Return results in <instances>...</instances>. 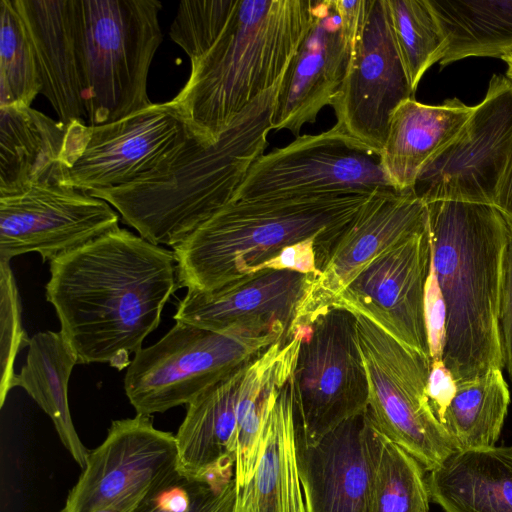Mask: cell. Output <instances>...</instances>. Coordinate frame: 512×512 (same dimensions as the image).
Instances as JSON below:
<instances>
[{
  "mask_svg": "<svg viewBox=\"0 0 512 512\" xmlns=\"http://www.w3.org/2000/svg\"><path fill=\"white\" fill-rule=\"evenodd\" d=\"M372 194L231 200L173 247L178 286L196 292L219 290L260 272L284 247L310 238L318 242L321 271Z\"/></svg>",
  "mask_w": 512,
  "mask_h": 512,
  "instance_id": "obj_4",
  "label": "cell"
},
{
  "mask_svg": "<svg viewBox=\"0 0 512 512\" xmlns=\"http://www.w3.org/2000/svg\"><path fill=\"white\" fill-rule=\"evenodd\" d=\"M473 109L458 98L428 105L412 97L396 107L379 153L396 191L413 190L422 169L457 137Z\"/></svg>",
  "mask_w": 512,
  "mask_h": 512,
  "instance_id": "obj_23",
  "label": "cell"
},
{
  "mask_svg": "<svg viewBox=\"0 0 512 512\" xmlns=\"http://www.w3.org/2000/svg\"><path fill=\"white\" fill-rule=\"evenodd\" d=\"M493 206L505 219L512 221V152L498 182Z\"/></svg>",
  "mask_w": 512,
  "mask_h": 512,
  "instance_id": "obj_40",
  "label": "cell"
},
{
  "mask_svg": "<svg viewBox=\"0 0 512 512\" xmlns=\"http://www.w3.org/2000/svg\"><path fill=\"white\" fill-rule=\"evenodd\" d=\"M391 33L415 94L426 71L444 57L448 42L429 0H384Z\"/></svg>",
  "mask_w": 512,
  "mask_h": 512,
  "instance_id": "obj_30",
  "label": "cell"
},
{
  "mask_svg": "<svg viewBox=\"0 0 512 512\" xmlns=\"http://www.w3.org/2000/svg\"><path fill=\"white\" fill-rule=\"evenodd\" d=\"M505 221L507 243L504 254L499 327L503 368L506 369L512 381V221L507 219Z\"/></svg>",
  "mask_w": 512,
  "mask_h": 512,
  "instance_id": "obj_36",
  "label": "cell"
},
{
  "mask_svg": "<svg viewBox=\"0 0 512 512\" xmlns=\"http://www.w3.org/2000/svg\"><path fill=\"white\" fill-rule=\"evenodd\" d=\"M431 260L446 306L445 366L458 382L502 369L507 224L490 204L426 202Z\"/></svg>",
  "mask_w": 512,
  "mask_h": 512,
  "instance_id": "obj_3",
  "label": "cell"
},
{
  "mask_svg": "<svg viewBox=\"0 0 512 512\" xmlns=\"http://www.w3.org/2000/svg\"><path fill=\"white\" fill-rule=\"evenodd\" d=\"M448 42L445 67L469 57L512 54V0H429Z\"/></svg>",
  "mask_w": 512,
  "mask_h": 512,
  "instance_id": "obj_28",
  "label": "cell"
},
{
  "mask_svg": "<svg viewBox=\"0 0 512 512\" xmlns=\"http://www.w3.org/2000/svg\"><path fill=\"white\" fill-rule=\"evenodd\" d=\"M427 485L444 512H512V447L455 451L429 471Z\"/></svg>",
  "mask_w": 512,
  "mask_h": 512,
  "instance_id": "obj_26",
  "label": "cell"
},
{
  "mask_svg": "<svg viewBox=\"0 0 512 512\" xmlns=\"http://www.w3.org/2000/svg\"><path fill=\"white\" fill-rule=\"evenodd\" d=\"M510 404L502 369L457 383L443 425L457 451L496 446Z\"/></svg>",
  "mask_w": 512,
  "mask_h": 512,
  "instance_id": "obj_29",
  "label": "cell"
},
{
  "mask_svg": "<svg viewBox=\"0 0 512 512\" xmlns=\"http://www.w3.org/2000/svg\"><path fill=\"white\" fill-rule=\"evenodd\" d=\"M353 58L333 0L313 3L311 26L293 56L279 86L272 117L273 130L298 137L330 105Z\"/></svg>",
  "mask_w": 512,
  "mask_h": 512,
  "instance_id": "obj_19",
  "label": "cell"
},
{
  "mask_svg": "<svg viewBox=\"0 0 512 512\" xmlns=\"http://www.w3.org/2000/svg\"><path fill=\"white\" fill-rule=\"evenodd\" d=\"M68 131L32 106L0 107V196L58 184Z\"/></svg>",
  "mask_w": 512,
  "mask_h": 512,
  "instance_id": "obj_25",
  "label": "cell"
},
{
  "mask_svg": "<svg viewBox=\"0 0 512 512\" xmlns=\"http://www.w3.org/2000/svg\"><path fill=\"white\" fill-rule=\"evenodd\" d=\"M426 470L384 437L374 475L372 512H429Z\"/></svg>",
  "mask_w": 512,
  "mask_h": 512,
  "instance_id": "obj_33",
  "label": "cell"
},
{
  "mask_svg": "<svg viewBox=\"0 0 512 512\" xmlns=\"http://www.w3.org/2000/svg\"><path fill=\"white\" fill-rule=\"evenodd\" d=\"M141 498H128L104 506L95 512H130Z\"/></svg>",
  "mask_w": 512,
  "mask_h": 512,
  "instance_id": "obj_41",
  "label": "cell"
},
{
  "mask_svg": "<svg viewBox=\"0 0 512 512\" xmlns=\"http://www.w3.org/2000/svg\"><path fill=\"white\" fill-rule=\"evenodd\" d=\"M424 318L431 361L443 360L446 338V306L431 260L424 290Z\"/></svg>",
  "mask_w": 512,
  "mask_h": 512,
  "instance_id": "obj_35",
  "label": "cell"
},
{
  "mask_svg": "<svg viewBox=\"0 0 512 512\" xmlns=\"http://www.w3.org/2000/svg\"><path fill=\"white\" fill-rule=\"evenodd\" d=\"M177 288L173 251L117 228L50 261L46 299L78 363L123 370Z\"/></svg>",
  "mask_w": 512,
  "mask_h": 512,
  "instance_id": "obj_1",
  "label": "cell"
},
{
  "mask_svg": "<svg viewBox=\"0 0 512 512\" xmlns=\"http://www.w3.org/2000/svg\"><path fill=\"white\" fill-rule=\"evenodd\" d=\"M430 253L426 227L366 266L332 307L366 316L403 345L430 357L424 318Z\"/></svg>",
  "mask_w": 512,
  "mask_h": 512,
  "instance_id": "obj_17",
  "label": "cell"
},
{
  "mask_svg": "<svg viewBox=\"0 0 512 512\" xmlns=\"http://www.w3.org/2000/svg\"><path fill=\"white\" fill-rule=\"evenodd\" d=\"M285 339L246 328L214 332L185 322L142 348L127 367L125 393L137 414L151 416L188 404L238 365Z\"/></svg>",
  "mask_w": 512,
  "mask_h": 512,
  "instance_id": "obj_7",
  "label": "cell"
},
{
  "mask_svg": "<svg viewBox=\"0 0 512 512\" xmlns=\"http://www.w3.org/2000/svg\"><path fill=\"white\" fill-rule=\"evenodd\" d=\"M314 0H236L224 26L178 43L190 74L171 99L193 138L209 145L276 85L308 32Z\"/></svg>",
  "mask_w": 512,
  "mask_h": 512,
  "instance_id": "obj_2",
  "label": "cell"
},
{
  "mask_svg": "<svg viewBox=\"0 0 512 512\" xmlns=\"http://www.w3.org/2000/svg\"><path fill=\"white\" fill-rule=\"evenodd\" d=\"M42 84L13 0H0V107L31 106Z\"/></svg>",
  "mask_w": 512,
  "mask_h": 512,
  "instance_id": "obj_32",
  "label": "cell"
},
{
  "mask_svg": "<svg viewBox=\"0 0 512 512\" xmlns=\"http://www.w3.org/2000/svg\"><path fill=\"white\" fill-rule=\"evenodd\" d=\"M158 0H81L83 103L88 125L149 107L147 80L162 42Z\"/></svg>",
  "mask_w": 512,
  "mask_h": 512,
  "instance_id": "obj_6",
  "label": "cell"
},
{
  "mask_svg": "<svg viewBox=\"0 0 512 512\" xmlns=\"http://www.w3.org/2000/svg\"><path fill=\"white\" fill-rule=\"evenodd\" d=\"M111 205L55 183L0 196V261L34 252L43 262L119 228Z\"/></svg>",
  "mask_w": 512,
  "mask_h": 512,
  "instance_id": "obj_13",
  "label": "cell"
},
{
  "mask_svg": "<svg viewBox=\"0 0 512 512\" xmlns=\"http://www.w3.org/2000/svg\"><path fill=\"white\" fill-rule=\"evenodd\" d=\"M250 360L229 371L187 404L185 418L175 436L178 470L194 475L234 470L239 402Z\"/></svg>",
  "mask_w": 512,
  "mask_h": 512,
  "instance_id": "obj_24",
  "label": "cell"
},
{
  "mask_svg": "<svg viewBox=\"0 0 512 512\" xmlns=\"http://www.w3.org/2000/svg\"><path fill=\"white\" fill-rule=\"evenodd\" d=\"M234 470L204 475L178 468L154 483L130 512H232Z\"/></svg>",
  "mask_w": 512,
  "mask_h": 512,
  "instance_id": "obj_31",
  "label": "cell"
},
{
  "mask_svg": "<svg viewBox=\"0 0 512 512\" xmlns=\"http://www.w3.org/2000/svg\"><path fill=\"white\" fill-rule=\"evenodd\" d=\"M77 363L61 331L38 332L29 340L26 363L13 387H22L51 418L62 444L84 469L90 451L75 430L68 405V382Z\"/></svg>",
  "mask_w": 512,
  "mask_h": 512,
  "instance_id": "obj_27",
  "label": "cell"
},
{
  "mask_svg": "<svg viewBox=\"0 0 512 512\" xmlns=\"http://www.w3.org/2000/svg\"><path fill=\"white\" fill-rule=\"evenodd\" d=\"M353 313L368 382L367 414L385 438L429 472L457 451L426 395L431 358L403 345L366 316Z\"/></svg>",
  "mask_w": 512,
  "mask_h": 512,
  "instance_id": "obj_8",
  "label": "cell"
},
{
  "mask_svg": "<svg viewBox=\"0 0 512 512\" xmlns=\"http://www.w3.org/2000/svg\"><path fill=\"white\" fill-rule=\"evenodd\" d=\"M232 512H307L298 465L292 378L272 399L251 475Z\"/></svg>",
  "mask_w": 512,
  "mask_h": 512,
  "instance_id": "obj_22",
  "label": "cell"
},
{
  "mask_svg": "<svg viewBox=\"0 0 512 512\" xmlns=\"http://www.w3.org/2000/svg\"><path fill=\"white\" fill-rule=\"evenodd\" d=\"M264 270H290L304 275L320 273L317 240L310 238L284 247L274 258L263 264L261 271Z\"/></svg>",
  "mask_w": 512,
  "mask_h": 512,
  "instance_id": "obj_37",
  "label": "cell"
},
{
  "mask_svg": "<svg viewBox=\"0 0 512 512\" xmlns=\"http://www.w3.org/2000/svg\"><path fill=\"white\" fill-rule=\"evenodd\" d=\"M305 326L292 391L297 439L314 445L367 411L368 382L353 312L331 307Z\"/></svg>",
  "mask_w": 512,
  "mask_h": 512,
  "instance_id": "obj_10",
  "label": "cell"
},
{
  "mask_svg": "<svg viewBox=\"0 0 512 512\" xmlns=\"http://www.w3.org/2000/svg\"><path fill=\"white\" fill-rule=\"evenodd\" d=\"M457 391V381L443 360L431 361L426 395L436 418L443 425L445 413ZM444 426V425H443Z\"/></svg>",
  "mask_w": 512,
  "mask_h": 512,
  "instance_id": "obj_38",
  "label": "cell"
},
{
  "mask_svg": "<svg viewBox=\"0 0 512 512\" xmlns=\"http://www.w3.org/2000/svg\"><path fill=\"white\" fill-rule=\"evenodd\" d=\"M507 65L506 76L512 80V54L506 55L501 58Z\"/></svg>",
  "mask_w": 512,
  "mask_h": 512,
  "instance_id": "obj_42",
  "label": "cell"
},
{
  "mask_svg": "<svg viewBox=\"0 0 512 512\" xmlns=\"http://www.w3.org/2000/svg\"><path fill=\"white\" fill-rule=\"evenodd\" d=\"M512 152V80L493 75L483 100L457 137L419 174L413 192L437 200L493 205Z\"/></svg>",
  "mask_w": 512,
  "mask_h": 512,
  "instance_id": "obj_12",
  "label": "cell"
},
{
  "mask_svg": "<svg viewBox=\"0 0 512 512\" xmlns=\"http://www.w3.org/2000/svg\"><path fill=\"white\" fill-rule=\"evenodd\" d=\"M282 79L253 100L215 143L192 138L159 172L89 194L108 202L148 242L179 245L233 199L251 165L264 154Z\"/></svg>",
  "mask_w": 512,
  "mask_h": 512,
  "instance_id": "obj_5",
  "label": "cell"
},
{
  "mask_svg": "<svg viewBox=\"0 0 512 512\" xmlns=\"http://www.w3.org/2000/svg\"><path fill=\"white\" fill-rule=\"evenodd\" d=\"M333 3L354 55L365 24L370 0H333Z\"/></svg>",
  "mask_w": 512,
  "mask_h": 512,
  "instance_id": "obj_39",
  "label": "cell"
},
{
  "mask_svg": "<svg viewBox=\"0 0 512 512\" xmlns=\"http://www.w3.org/2000/svg\"><path fill=\"white\" fill-rule=\"evenodd\" d=\"M0 348L1 383L0 406L4 405L8 392L13 388L14 363L18 352L28 346V338L22 327L21 304L13 272L9 262L0 261Z\"/></svg>",
  "mask_w": 512,
  "mask_h": 512,
  "instance_id": "obj_34",
  "label": "cell"
},
{
  "mask_svg": "<svg viewBox=\"0 0 512 512\" xmlns=\"http://www.w3.org/2000/svg\"><path fill=\"white\" fill-rule=\"evenodd\" d=\"M383 439L367 411L344 421L314 445L297 439L307 512H372Z\"/></svg>",
  "mask_w": 512,
  "mask_h": 512,
  "instance_id": "obj_18",
  "label": "cell"
},
{
  "mask_svg": "<svg viewBox=\"0 0 512 512\" xmlns=\"http://www.w3.org/2000/svg\"><path fill=\"white\" fill-rule=\"evenodd\" d=\"M414 97L391 33L384 0H370L350 68L334 95L336 126L380 153L396 107Z\"/></svg>",
  "mask_w": 512,
  "mask_h": 512,
  "instance_id": "obj_15",
  "label": "cell"
},
{
  "mask_svg": "<svg viewBox=\"0 0 512 512\" xmlns=\"http://www.w3.org/2000/svg\"><path fill=\"white\" fill-rule=\"evenodd\" d=\"M387 190L395 189L382 168L379 153L334 125L262 154L232 200Z\"/></svg>",
  "mask_w": 512,
  "mask_h": 512,
  "instance_id": "obj_11",
  "label": "cell"
},
{
  "mask_svg": "<svg viewBox=\"0 0 512 512\" xmlns=\"http://www.w3.org/2000/svg\"><path fill=\"white\" fill-rule=\"evenodd\" d=\"M426 227V204L413 190L373 193L336 243L320 273L307 276L305 293L287 336L329 310L346 286L377 257Z\"/></svg>",
  "mask_w": 512,
  "mask_h": 512,
  "instance_id": "obj_14",
  "label": "cell"
},
{
  "mask_svg": "<svg viewBox=\"0 0 512 512\" xmlns=\"http://www.w3.org/2000/svg\"><path fill=\"white\" fill-rule=\"evenodd\" d=\"M68 141L58 184L89 193L125 186L166 167L193 138L170 101L115 122L68 123Z\"/></svg>",
  "mask_w": 512,
  "mask_h": 512,
  "instance_id": "obj_9",
  "label": "cell"
},
{
  "mask_svg": "<svg viewBox=\"0 0 512 512\" xmlns=\"http://www.w3.org/2000/svg\"><path fill=\"white\" fill-rule=\"evenodd\" d=\"M177 465L175 436L156 429L151 416L115 420L105 440L89 452L60 512H95L114 502L141 498Z\"/></svg>",
  "mask_w": 512,
  "mask_h": 512,
  "instance_id": "obj_16",
  "label": "cell"
},
{
  "mask_svg": "<svg viewBox=\"0 0 512 512\" xmlns=\"http://www.w3.org/2000/svg\"><path fill=\"white\" fill-rule=\"evenodd\" d=\"M13 2L34 52L41 94L48 99L60 121L87 122L83 103L81 0Z\"/></svg>",
  "mask_w": 512,
  "mask_h": 512,
  "instance_id": "obj_21",
  "label": "cell"
},
{
  "mask_svg": "<svg viewBox=\"0 0 512 512\" xmlns=\"http://www.w3.org/2000/svg\"><path fill=\"white\" fill-rule=\"evenodd\" d=\"M307 276L290 270H264L216 291L187 290L173 318L214 332L246 328L286 338L304 296Z\"/></svg>",
  "mask_w": 512,
  "mask_h": 512,
  "instance_id": "obj_20",
  "label": "cell"
}]
</instances>
